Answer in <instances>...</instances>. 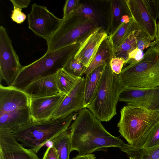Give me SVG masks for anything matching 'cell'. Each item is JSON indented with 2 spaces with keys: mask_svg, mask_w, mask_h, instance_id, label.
Here are the masks:
<instances>
[{
  "mask_svg": "<svg viewBox=\"0 0 159 159\" xmlns=\"http://www.w3.org/2000/svg\"><path fill=\"white\" fill-rule=\"evenodd\" d=\"M129 158H130V159H135L134 158H132V157H129Z\"/></svg>",
  "mask_w": 159,
  "mask_h": 159,
  "instance_id": "obj_40",
  "label": "cell"
},
{
  "mask_svg": "<svg viewBox=\"0 0 159 159\" xmlns=\"http://www.w3.org/2000/svg\"><path fill=\"white\" fill-rule=\"evenodd\" d=\"M85 16L76 12L65 18L57 31L47 41V52L84 42L96 29Z\"/></svg>",
  "mask_w": 159,
  "mask_h": 159,
  "instance_id": "obj_7",
  "label": "cell"
},
{
  "mask_svg": "<svg viewBox=\"0 0 159 159\" xmlns=\"http://www.w3.org/2000/svg\"><path fill=\"white\" fill-rule=\"evenodd\" d=\"M75 12L87 18L97 28H102L109 33L110 0H87L80 2Z\"/></svg>",
  "mask_w": 159,
  "mask_h": 159,
  "instance_id": "obj_10",
  "label": "cell"
},
{
  "mask_svg": "<svg viewBox=\"0 0 159 159\" xmlns=\"http://www.w3.org/2000/svg\"><path fill=\"white\" fill-rule=\"evenodd\" d=\"M106 65L99 66L85 75L84 105L86 108L92 102Z\"/></svg>",
  "mask_w": 159,
  "mask_h": 159,
  "instance_id": "obj_22",
  "label": "cell"
},
{
  "mask_svg": "<svg viewBox=\"0 0 159 159\" xmlns=\"http://www.w3.org/2000/svg\"><path fill=\"white\" fill-rule=\"evenodd\" d=\"M140 29L132 17L129 20L122 23L114 33L109 36L114 49L120 45L132 33Z\"/></svg>",
  "mask_w": 159,
  "mask_h": 159,
  "instance_id": "obj_23",
  "label": "cell"
},
{
  "mask_svg": "<svg viewBox=\"0 0 159 159\" xmlns=\"http://www.w3.org/2000/svg\"><path fill=\"white\" fill-rule=\"evenodd\" d=\"M12 3L14 8L22 9L27 7L30 5V0H10Z\"/></svg>",
  "mask_w": 159,
  "mask_h": 159,
  "instance_id": "obj_36",
  "label": "cell"
},
{
  "mask_svg": "<svg viewBox=\"0 0 159 159\" xmlns=\"http://www.w3.org/2000/svg\"><path fill=\"white\" fill-rule=\"evenodd\" d=\"M42 159H58L56 151L52 145L47 148Z\"/></svg>",
  "mask_w": 159,
  "mask_h": 159,
  "instance_id": "obj_35",
  "label": "cell"
},
{
  "mask_svg": "<svg viewBox=\"0 0 159 159\" xmlns=\"http://www.w3.org/2000/svg\"><path fill=\"white\" fill-rule=\"evenodd\" d=\"M81 77L72 75L63 68L61 69L56 74L57 87L61 93L66 95L71 91Z\"/></svg>",
  "mask_w": 159,
  "mask_h": 159,
  "instance_id": "obj_24",
  "label": "cell"
},
{
  "mask_svg": "<svg viewBox=\"0 0 159 159\" xmlns=\"http://www.w3.org/2000/svg\"><path fill=\"white\" fill-rule=\"evenodd\" d=\"M73 159H96L95 156L91 154L85 155H77L74 157Z\"/></svg>",
  "mask_w": 159,
  "mask_h": 159,
  "instance_id": "obj_37",
  "label": "cell"
},
{
  "mask_svg": "<svg viewBox=\"0 0 159 159\" xmlns=\"http://www.w3.org/2000/svg\"><path fill=\"white\" fill-rule=\"evenodd\" d=\"M30 97L24 90L0 85V114L29 106Z\"/></svg>",
  "mask_w": 159,
  "mask_h": 159,
  "instance_id": "obj_16",
  "label": "cell"
},
{
  "mask_svg": "<svg viewBox=\"0 0 159 159\" xmlns=\"http://www.w3.org/2000/svg\"><path fill=\"white\" fill-rule=\"evenodd\" d=\"M135 159H159V144L149 152Z\"/></svg>",
  "mask_w": 159,
  "mask_h": 159,
  "instance_id": "obj_34",
  "label": "cell"
},
{
  "mask_svg": "<svg viewBox=\"0 0 159 159\" xmlns=\"http://www.w3.org/2000/svg\"><path fill=\"white\" fill-rule=\"evenodd\" d=\"M148 12L156 21L159 19V0H143Z\"/></svg>",
  "mask_w": 159,
  "mask_h": 159,
  "instance_id": "obj_29",
  "label": "cell"
},
{
  "mask_svg": "<svg viewBox=\"0 0 159 159\" xmlns=\"http://www.w3.org/2000/svg\"><path fill=\"white\" fill-rule=\"evenodd\" d=\"M80 45L81 43H78L54 51L47 52L39 59L23 66L11 86L24 90L34 81L55 74L75 54Z\"/></svg>",
  "mask_w": 159,
  "mask_h": 159,
  "instance_id": "obj_4",
  "label": "cell"
},
{
  "mask_svg": "<svg viewBox=\"0 0 159 159\" xmlns=\"http://www.w3.org/2000/svg\"><path fill=\"white\" fill-rule=\"evenodd\" d=\"M28 28L46 41L57 31L62 19L56 16L46 7L34 3L27 15Z\"/></svg>",
  "mask_w": 159,
  "mask_h": 159,
  "instance_id": "obj_9",
  "label": "cell"
},
{
  "mask_svg": "<svg viewBox=\"0 0 159 159\" xmlns=\"http://www.w3.org/2000/svg\"><path fill=\"white\" fill-rule=\"evenodd\" d=\"M78 112L64 118L30 123L12 132L16 139L37 153L45 144L67 130Z\"/></svg>",
  "mask_w": 159,
  "mask_h": 159,
  "instance_id": "obj_5",
  "label": "cell"
},
{
  "mask_svg": "<svg viewBox=\"0 0 159 159\" xmlns=\"http://www.w3.org/2000/svg\"><path fill=\"white\" fill-rule=\"evenodd\" d=\"M110 7L109 36L114 33L122 23L129 20L132 17L125 0H110Z\"/></svg>",
  "mask_w": 159,
  "mask_h": 159,
  "instance_id": "obj_20",
  "label": "cell"
},
{
  "mask_svg": "<svg viewBox=\"0 0 159 159\" xmlns=\"http://www.w3.org/2000/svg\"><path fill=\"white\" fill-rule=\"evenodd\" d=\"M0 159H4L2 154L1 152H0Z\"/></svg>",
  "mask_w": 159,
  "mask_h": 159,
  "instance_id": "obj_39",
  "label": "cell"
},
{
  "mask_svg": "<svg viewBox=\"0 0 159 159\" xmlns=\"http://www.w3.org/2000/svg\"><path fill=\"white\" fill-rule=\"evenodd\" d=\"M127 89L120 74L114 73L108 63L106 65L93 98L86 108L101 121H109L116 114V105L120 93Z\"/></svg>",
  "mask_w": 159,
  "mask_h": 159,
  "instance_id": "obj_3",
  "label": "cell"
},
{
  "mask_svg": "<svg viewBox=\"0 0 159 159\" xmlns=\"http://www.w3.org/2000/svg\"><path fill=\"white\" fill-rule=\"evenodd\" d=\"M80 3L79 0H66L63 8V18H66L77 11Z\"/></svg>",
  "mask_w": 159,
  "mask_h": 159,
  "instance_id": "obj_30",
  "label": "cell"
},
{
  "mask_svg": "<svg viewBox=\"0 0 159 159\" xmlns=\"http://www.w3.org/2000/svg\"><path fill=\"white\" fill-rule=\"evenodd\" d=\"M31 121L29 106L0 114V128L12 132Z\"/></svg>",
  "mask_w": 159,
  "mask_h": 159,
  "instance_id": "obj_18",
  "label": "cell"
},
{
  "mask_svg": "<svg viewBox=\"0 0 159 159\" xmlns=\"http://www.w3.org/2000/svg\"><path fill=\"white\" fill-rule=\"evenodd\" d=\"M120 74L127 88L159 87V47H150L141 60L123 68Z\"/></svg>",
  "mask_w": 159,
  "mask_h": 159,
  "instance_id": "obj_6",
  "label": "cell"
},
{
  "mask_svg": "<svg viewBox=\"0 0 159 159\" xmlns=\"http://www.w3.org/2000/svg\"><path fill=\"white\" fill-rule=\"evenodd\" d=\"M114 48L108 36L102 42L84 74L87 75L95 68L110 63L114 57Z\"/></svg>",
  "mask_w": 159,
  "mask_h": 159,
  "instance_id": "obj_21",
  "label": "cell"
},
{
  "mask_svg": "<svg viewBox=\"0 0 159 159\" xmlns=\"http://www.w3.org/2000/svg\"><path fill=\"white\" fill-rule=\"evenodd\" d=\"M52 145L56 149L58 159H69L71 151L70 132L68 130L61 133L52 141Z\"/></svg>",
  "mask_w": 159,
  "mask_h": 159,
  "instance_id": "obj_25",
  "label": "cell"
},
{
  "mask_svg": "<svg viewBox=\"0 0 159 159\" xmlns=\"http://www.w3.org/2000/svg\"><path fill=\"white\" fill-rule=\"evenodd\" d=\"M56 74L34 81L24 91L31 98L48 97L61 93L56 85Z\"/></svg>",
  "mask_w": 159,
  "mask_h": 159,
  "instance_id": "obj_19",
  "label": "cell"
},
{
  "mask_svg": "<svg viewBox=\"0 0 159 159\" xmlns=\"http://www.w3.org/2000/svg\"><path fill=\"white\" fill-rule=\"evenodd\" d=\"M6 29L0 27V79L11 86L22 67Z\"/></svg>",
  "mask_w": 159,
  "mask_h": 159,
  "instance_id": "obj_8",
  "label": "cell"
},
{
  "mask_svg": "<svg viewBox=\"0 0 159 159\" xmlns=\"http://www.w3.org/2000/svg\"><path fill=\"white\" fill-rule=\"evenodd\" d=\"M74 55L69 59L63 68L72 75L82 77L87 68L82 63L75 59Z\"/></svg>",
  "mask_w": 159,
  "mask_h": 159,
  "instance_id": "obj_27",
  "label": "cell"
},
{
  "mask_svg": "<svg viewBox=\"0 0 159 159\" xmlns=\"http://www.w3.org/2000/svg\"><path fill=\"white\" fill-rule=\"evenodd\" d=\"M118 101L127 105L159 111V87L142 89L127 88L121 93Z\"/></svg>",
  "mask_w": 159,
  "mask_h": 159,
  "instance_id": "obj_11",
  "label": "cell"
},
{
  "mask_svg": "<svg viewBox=\"0 0 159 159\" xmlns=\"http://www.w3.org/2000/svg\"><path fill=\"white\" fill-rule=\"evenodd\" d=\"M125 0L133 20L153 41L156 34L157 23L148 11L143 0Z\"/></svg>",
  "mask_w": 159,
  "mask_h": 159,
  "instance_id": "obj_15",
  "label": "cell"
},
{
  "mask_svg": "<svg viewBox=\"0 0 159 159\" xmlns=\"http://www.w3.org/2000/svg\"><path fill=\"white\" fill-rule=\"evenodd\" d=\"M137 31L132 33L120 45L114 49V57L123 58L126 61L124 65L128 61L129 54L136 48Z\"/></svg>",
  "mask_w": 159,
  "mask_h": 159,
  "instance_id": "obj_26",
  "label": "cell"
},
{
  "mask_svg": "<svg viewBox=\"0 0 159 159\" xmlns=\"http://www.w3.org/2000/svg\"><path fill=\"white\" fill-rule=\"evenodd\" d=\"M11 18L13 21L17 24H20L25 21L26 16L22 12V9L14 8Z\"/></svg>",
  "mask_w": 159,
  "mask_h": 159,
  "instance_id": "obj_32",
  "label": "cell"
},
{
  "mask_svg": "<svg viewBox=\"0 0 159 159\" xmlns=\"http://www.w3.org/2000/svg\"><path fill=\"white\" fill-rule=\"evenodd\" d=\"M144 55L143 51L136 48L129 54L128 61L125 65L139 61L143 58Z\"/></svg>",
  "mask_w": 159,
  "mask_h": 159,
  "instance_id": "obj_33",
  "label": "cell"
},
{
  "mask_svg": "<svg viewBox=\"0 0 159 159\" xmlns=\"http://www.w3.org/2000/svg\"><path fill=\"white\" fill-rule=\"evenodd\" d=\"M125 62V61L122 58L113 57L109 64L112 71L116 74H119Z\"/></svg>",
  "mask_w": 159,
  "mask_h": 159,
  "instance_id": "obj_31",
  "label": "cell"
},
{
  "mask_svg": "<svg viewBox=\"0 0 159 159\" xmlns=\"http://www.w3.org/2000/svg\"><path fill=\"white\" fill-rule=\"evenodd\" d=\"M120 113L117 125L119 132L128 144L142 147L149 132L159 122V111L127 105Z\"/></svg>",
  "mask_w": 159,
  "mask_h": 159,
  "instance_id": "obj_2",
  "label": "cell"
},
{
  "mask_svg": "<svg viewBox=\"0 0 159 159\" xmlns=\"http://www.w3.org/2000/svg\"><path fill=\"white\" fill-rule=\"evenodd\" d=\"M155 41L157 42V45L159 47V19L157 23V31L155 35Z\"/></svg>",
  "mask_w": 159,
  "mask_h": 159,
  "instance_id": "obj_38",
  "label": "cell"
},
{
  "mask_svg": "<svg viewBox=\"0 0 159 159\" xmlns=\"http://www.w3.org/2000/svg\"><path fill=\"white\" fill-rule=\"evenodd\" d=\"M85 82L84 77L80 78L71 91L65 96L53 114L52 119L65 118L85 108Z\"/></svg>",
  "mask_w": 159,
  "mask_h": 159,
  "instance_id": "obj_12",
  "label": "cell"
},
{
  "mask_svg": "<svg viewBox=\"0 0 159 159\" xmlns=\"http://www.w3.org/2000/svg\"><path fill=\"white\" fill-rule=\"evenodd\" d=\"M65 96L60 93L48 97H30L29 107L32 121L37 122L52 119Z\"/></svg>",
  "mask_w": 159,
  "mask_h": 159,
  "instance_id": "obj_14",
  "label": "cell"
},
{
  "mask_svg": "<svg viewBox=\"0 0 159 159\" xmlns=\"http://www.w3.org/2000/svg\"><path fill=\"white\" fill-rule=\"evenodd\" d=\"M108 33L102 27L96 29L82 43L74 58L87 68Z\"/></svg>",
  "mask_w": 159,
  "mask_h": 159,
  "instance_id": "obj_17",
  "label": "cell"
},
{
  "mask_svg": "<svg viewBox=\"0 0 159 159\" xmlns=\"http://www.w3.org/2000/svg\"><path fill=\"white\" fill-rule=\"evenodd\" d=\"M70 127L71 151L79 154L105 151L109 147L121 148L125 144L119 137L113 136L104 128L101 121L87 108L79 111Z\"/></svg>",
  "mask_w": 159,
  "mask_h": 159,
  "instance_id": "obj_1",
  "label": "cell"
},
{
  "mask_svg": "<svg viewBox=\"0 0 159 159\" xmlns=\"http://www.w3.org/2000/svg\"><path fill=\"white\" fill-rule=\"evenodd\" d=\"M136 48L142 51L145 48L157 45L155 40L151 42L152 41L148 35L140 29L136 31Z\"/></svg>",
  "mask_w": 159,
  "mask_h": 159,
  "instance_id": "obj_28",
  "label": "cell"
},
{
  "mask_svg": "<svg viewBox=\"0 0 159 159\" xmlns=\"http://www.w3.org/2000/svg\"><path fill=\"white\" fill-rule=\"evenodd\" d=\"M0 152L4 159H41L31 149H27L17 141L10 130L0 128Z\"/></svg>",
  "mask_w": 159,
  "mask_h": 159,
  "instance_id": "obj_13",
  "label": "cell"
}]
</instances>
